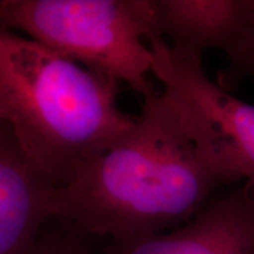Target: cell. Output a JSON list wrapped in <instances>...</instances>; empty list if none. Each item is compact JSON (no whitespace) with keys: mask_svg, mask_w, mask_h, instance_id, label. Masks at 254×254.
Listing matches in <instances>:
<instances>
[{"mask_svg":"<svg viewBox=\"0 0 254 254\" xmlns=\"http://www.w3.org/2000/svg\"><path fill=\"white\" fill-rule=\"evenodd\" d=\"M0 26L21 32L146 98L158 33L157 0H0Z\"/></svg>","mask_w":254,"mask_h":254,"instance_id":"3","label":"cell"},{"mask_svg":"<svg viewBox=\"0 0 254 254\" xmlns=\"http://www.w3.org/2000/svg\"><path fill=\"white\" fill-rule=\"evenodd\" d=\"M55 186L37 172L5 125L0 127V254H25L50 217Z\"/></svg>","mask_w":254,"mask_h":254,"instance_id":"7","label":"cell"},{"mask_svg":"<svg viewBox=\"0 0 254 254\" xmlns=\"http://www.w3.org/2000/svg\"><path fill=\"white\" fill-rule=\"evenodd\" d=\"M249 75H253V77H254V64H253V66H252V67H251V69H250Z\"/></svg>","mask_w":254,"mask_h":254,"instance_id":"9","label":"cell"},{"mask_svg":"<svg viewBox=\"0 0 254 254\" xmlns=\"http://www.w3.org/2000/svg\"><path fill=\"white\" fill-rule=\"evenodd\" d=\"M118 82L0 26V123L41 177L63 186L131 128Z\"/></svg>","mask_w":254,"mask_h":254,"instance_id":"2","label":"cell"},{"mask_svg":"<svg viewBox=\"0 0 254 254\" xmlns=\"http://www.w3.org/2000/svg\"><path fill=\"white\" fill-rule=\"evenodd\" d=\"M232 180L200 150L163 92L125 134L55 187L50 217L88 237L128 243L182 226Z\"/></svg>","mask_w":254,"mask_h":254,"instance_id":"1","label":"cell"},{"mask_svg":"<svg viewBox=\"0 0 254 254\" xmlns=\"http://www.w3.org/2000/svg\"><path fill=\"white\" fill-rule=\"evenodd\" d=\"M2 125H4V124H1V123H0V127H1Z\"/></svg>","mask_w":254,"mask_h":254,"instance_id":"10","label":"cell"},{"mask_svg":"<svg viewBox=\"0 0 254 254\" xmlns=\"http://www.w3.org/2000/svg\"><path fill=\"white\" fill-rule=\"evenodd\" d=\"M158 33L180 58L201 62L218 50L228 69L218 84L230 91L254 64V0H157Z\"/></svg>","mask_w":254,"mask_h":254,"instance_id":"5","label":"cell"},{"mask_svg":"<svg viewBox=\"0 0 254 254\" xmlns=\"http://www.w3.org/2000/svg\"><path fill=\"white\" fill-rule=\"evenodd\" d=\"M148 45L153 75L200 150L232 183L254 189V105L212 80L201 62L174 55L159 34Z\"/></svg>","mask_w":254,"mask_h":254,"instance_id":"4","label":"cell"},{"mask_svg":"<svg viewBox=\"0 0 254 254\" xmlns=\"http://www.w3.org/2000/svg\"><path fill=\"white\" fill-rule=\"evenodd\" d=\"M107 254H254V189L238 185L173 232L113 244Z\"/></svg>","mask_w":254,"mask_h":254,"instance_id":"6","label":"cell"},{"mask_svg":"<svg viewBox=\"0 0 254 254\" xmlns=\"http://www.w3.org/2000/svg\"><path fill=\"white\" fill-rule=\"evenodd\" d=\"M62 221V220H60ZM64 227L44 231L25 254H94L87 234L67 222Z\"/></svg>","mask_w":254,"mask_h":254,"instance_id":"8","label":"cell"}]
</instances>
